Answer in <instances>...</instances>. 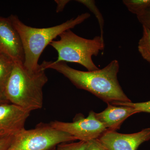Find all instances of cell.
<instances>
[{"instance_id":"obj_1","label":"cell","mask_w":150,"mask_h":150,"mask_svg":"<svg viewBox=\"0 0 150 150\" xmlns=\"http://www.w3.org/2000/svg\"><path fill=\"white\" fill-rule=\"evenodd\" d=\"M41 65L44 70H56L77 88L88 91L106 103L131 101L118 82L120 65L117 60H112L101 69L88 71L75 69L64 62L44 61Z\"/></svg>"},{"instance_id":"obj_2","label":"cell","mask_w":150,"mask_h":150,"mask_svg":"<svg viewBox=\"0 0 150 150\" xmlns=\"http://www.w3.org/2000/svg\"><path fill=\"white\" fill-rule=\"evenodd\" d=\"M43 67L30 71L23 64L14 63L4 94L7 100L28 110L41 109L43 103V88L48 79Z\"/></svg>"},{"instance_id":"obj_3","label":"cell","mask_w":150,"mask_h":150,"mask_svg":"<svg viewBox=\"0 0 150 150\" xmlns=\"http://www.w3.org/2000/svg\"><path fill=\"white\" fill-rule=\"evenodd\" d=\"M90 16V14L85 13L53 27L36 28L24 24L17 16L11 15L9 18L20 36L24 49V67L30 71L37 70L40 66L38 60L46 46L62 33L74 28Z\"/></svg>"},{"instance_id":"obj_4","label":"cell","mask_w":150,"mask_h":150,"mask_svg":"<svg viewBox=\"0 0 150 150\" xmlns=\"http://www.w3.org/2000/svg\"><path fill=\"white\" fill-rule=\"evenodd\" d=\"M60 39L53 40L50 45L58 52L55 62L77 63L85 67L88 71L99 69L92 60L93 56H97L104 50V39L96 36L93 39H86L79 36L71 30L59 35Z\"/></svg>"},{"instance_id":"obj_5","label":"cell","mask_w":150,"mask_h":150,"mask_svg":"<svg viewBox=\"0 0 150 150\" xmlns=\"http://www.w3.org/2000/svg\"><path fill=\"white\" fill-rule=\"evenodd\" d=\"M71 134L54 129L49 124L25 129L14 136L9 150H50L57 145L76 141Z\"/></svg>"},{"instance_id":"obj_6","label":"cell","mask_w":150,"mask_h":150,"mask_svg":"<svg viewBox=\"0 0 150 150\" xmlns=\"http://www.w3.org/2000/svg\"><path fill=\"white\" fill-rule=\"evenodd\" d=\"M49 124L54 129L68 133L76 140L85 142L98 139L107 131L92 110L90 111L86 118L79 115L76 116L72 122L55 121Z\"/></svg>"},{"instance_id":"obj_7","label":"cell","mask_w":150,"mask_h":150,"mask_svg":"<svg viewBox=\"0 0 150 150\" xmlns=\"http://www.w3.org/2000/svg\"><path fill=\"white\" fill-rule=\"evenodd\" d=\"M0 52L14 63L24 64V49L20 36L9 18L0 16Z\"/></svg>"},{"instance_id":"obj_8","label":"cell","mask_w":150,"mask_h":150,"mask_svg":"<svg viewBox=\"0 0 150 150\" xmlns=\"http://www.w3.org/2000/svg\"><path fill=\"white\" fill-rule=\"evenodd\" d=\"M97 139L108 150H137L142 144L150 140V128L131 134L107 130Z\"/></svg>"},{"instance_id":"obj_9","label":"cell","mask_w":150,"mask_h":150,"mask_svg":"<svg viewBox=\"0 0 150 150\" xmlns=\"http://www.w3.org/2000/svg\"><path fill=\"white\" fill-rule=\"evenodd\" d=\"M30 112L12 103L0 105V138L16 136L25 129Z\"/></svg>"},{"instance_id":"obj_10","label":"cell","mask_w":150,"mask_h":150,"mask_svg":"<svg viewBox=\"0 0 150 150\" xmlns=\"http://www.w3.org/2000/svg\"><path fill=\"white\" fill-rule=\"evenodd\" d=\"M107 108L103 111L96 113L97 119L101 122L108 131H116L131 115L139 113L134 108L124 105H115L107 103Z\"/></svg>"},{"instance_id":"obj_11","label":"cell","mask_w":150,"mask_h":150,"mask_svg":"<svg viewBox=\"0 0 150 150\" xmlns=\"http://www.w3.org/2000/svg\"><path fill=\"white\" fill-rule=\"evenodd\" d=\"M14 62L5 54L0 52V91L4 93L8 78L13 69Z\"/></svg>"},{"instance_id":"obj_12","label":"cell","mask_w":150,"mask_h":150,"mask_svg":"<svg viewBox=\"0 0 150 150\" xmlns=\"http://www.w3.org/2000/svg\"><path fill=\"white\" fill-rule=\"evenodd\" d=\"M138 50L143 59L150 64V30L143 26V35L138 43Z\"/></svg>"},{"instance_id":"obj_13","label":"cell","mask_w":150,"mask_h":150,"mask_svg":"<svg viewBox=\"0 0 150 150\" xmlns=\"http://www.w3.org/2000/svg\"><path fill=\"white\" fill-rule=\"evenodd\" d=\"M123 3L129 11L137 16L150 7V0H123Z\"/></svg>"},{"instance_id":"obj_14","label":"cell","mask_w":150,"mask_h":150,"mask_svg":"<svg viewBox=\"0 0 150 150\" xmlns=\"http://www.w3.org/2000/svg\"><path fill=\"white\" fill-rule=\"evenodd\" d=\"M78 2L86 7L90 11H91L97 19L100 29V36L103 38V29H104V20L102 14L95 4V1L93 0H77ZM104 39V38H103Z\"/></svg>"},{"instance_id":"obj_15","label":"cell","mask_w":150,"mask_h":150,"mask_svg":"<svg viewBox=\"0 0 150 150\" xmlns=\"http://www.w3.org/2000/svg\"><path fill=\"white\" fill-rule=\"evenodd\" d=\"M111 104L115 105H124L131 106L138 111V112H145L150 113V100L146 102L133 103L131 102H114Z\"/></svg>"},{"instance_id":"obj_16","label":"cell","mask_w":150,"mask_h":150,"mask_svg":"<svg viewBox=\"0 0 150 150\" xmlns=\"http://www.w3.org/2000/svg\"><path fill=\"white\" fill-rule=\"evenodd\" d=\"M87 142L79 141L76 143H62L58 145L56 150H86Z\"/></svg>"},{"instance_id":"obj_17","label":"cell","mask_w":150,"mask_h":150,"mask_svg":"<svg viewBox=\"0 0 150 150\" xmlns=\"http://www.w3.org/2000/svg\"><path fill=\"white\" fill-rule=\"evenodd\" d=\"M138 19L143 26L150 30V7L142 14L137 16Z\"/></svg>"},{"instance_id":"obj_18","label":"cell","mask_w":150,"mask_h":150,"mask_svg":"<svg viewBox=\"0 0 150 150\" xmlns=\"http://www.w3.org/2000/svg\"><path fill=\"white\" fill-rule=\"evenodd\" d=\"M86 150H108L98 139L87 142Z\"/></svg>"},{"instance_id":"obj_19","label":"cell","mask_w":150,"mask_h":150,"mask_svg":"<svg viewBox=\"0 0 150 150\" xmlns=\"http://www.w3.org/2000/svg\"><path fill=\"white\" fill-rule=\"evenodd\" d=\"M14 136H8L0 138V150H9Z\"/></svg>"},{"instance_id":"obj_20","label":"cell","mask_w":150,"mask_h":150,"mask_svg":"<svg viewBox=\"0 0 150 150\" xmlns=\"http://www.w3.org/2000/svg\"><path fill=\"white\" fill-rule=\"evenodd\" d=\"M57 4V6L56 8V12H61L64 10L65 7L67 5L68 3L70 1L69 0H56L55 1Z\"/></svg>"},{"instance_id":"obj_21","label":"cell","mask_w":150,"mask_h":150,"mask_svg":"<svg viewBox=\"0 0 150 150\" xmlns=\"http://www.w3.org/2000/svg\"><path fill=\"white\" fill-rule=\"evenodd\" d=\"M10 103L5 96L4 94L0 91V105L4 103Z\"/></svg>"},{"instance_id":"obj_22","label":"cell","mask_w":150,"mask_h":150,"mask_svg":"<svg viewBox=\"0 0 150 150\" xmlns=\"http://www.w3.org/2000/svg\"><path fill=\"white\" fill-rule=\"evenodd\" d=\"M50 150H56V149H55V148H53V149H52Z\"/></svg>"},{"instance_id":"obj_23","label":"cell","mask_w":150,"mask_h":150,"mask_svg":"<svg viewBox=\"0 0 150 150\" xmlns=\"http://www.w3.org/2000/svg\"></svg>"}]
</instances>
